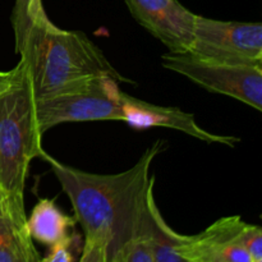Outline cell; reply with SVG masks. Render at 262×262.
I'll use <instances>...</instances> for the list:
<instances>
[{
  "label": "cell",
  "instance_id": "cell-9",
  "mask_svg": "<svg viewBox=\"0 0 262 262\" xmlns=\"http://www.w3.org/2000/svg\"><path fill=\"white\" fill-rule=\"evenodd\" d=\"M247 223L239 216L219 219L206 230L192 235V245L200 256H212L225 262H252L243 246Z\"/></svg>",
  "mask_w": 262,
  "mask_h": 262
},
{
  "label": "cell",
  "instance_id": "cell-6",
  "mask_svg": "<svg viewBox=\"0 0 262 262\" xmlns=\"http://www.w3.org/2000/svg\"><path fill=\"white\" fill-rule=\"evenodd\" d=\"M188 54L217 63L262 67V25L196 15Z\"/></svg>",
  "mask_w": 262,
  "mask_h": 262
},
{
  "label": "cell",
  "instance_id": "cell-2",
  "mask_svg": "<svg viewBox=\"0 0 262 262\" xmlns=\"http://www.w3.org/2000/svg\"><path fill=\"white\" fill-rule=\"evenodd\" d=\"M19 56L36 100L73 91L100 77L128 81L84 33L59 28L48 15L33 26Z\"/></svg>",
  "mask_w": 262,
  "mask_h": 262
},
{
  "label": "cell",
  "instance_id": "cell-20",
  "mask_svg": "<svg viewBox=\"0 0 262 262\" xmlns=\"http://www.w3.org/2000/svg\"><path fill=\"white\" fill-rule=\"evenodd\" d=\"M38 262H41V260H40V261H38Z\"/></svg>",
  "mask_w": 262,
  "mask_h": 262
},
{
  "label": "cell",
  "instance_id": "cell-12",
  "mask_svg": "<svg viewBox=\"0 0 262 262\" xmlns=\"http://www.w3.org/2000/svg\"><path fill=\"white\" fill-rule=\"evenodd\" d=\"M40 260L26 223L14 222L5 215H0V262H38Z\"/></svg>",
  "mask_w": 262,
  "mask_h": 262
},
{
  "label": "cell",
  "instance_id": "cell-15",
  "mask_svg": "<svg viewBox=\"0 0 262 262\" xmlns=\"http://www.w3.org/2000/svg\"><path fill=\"white\" fill-rule=\"evenodd\" d=\"M77 242H79V235L74 233L68 239L51 246L48 256L41 262H74Z\"/></svg>",
  "mask_w": 262,
  "mask_h": 262
},
{
  "label": "cell",
  "instance_id": "cell-1",
  "mask_svg": "<svg viewBox=\"0 0 262 262\" xmlns=\"http://www.w3.org/2000/svg\"><path fill=\"white\" fill-rule=\"evenodd\" d=\"M164 150L156 141L128 170L117 174H95L66 165L42 150L48 163L71 201L73 216L82 227L84 239L105 250L110 262L129 241L146 228L154 197L152 161Z\"/></svg>",
  "mask_w": 262,
  "mask_h": 262
},
{
  "label": "cell",
  "instance_id": "cell-17",
  "mask_svg": "<svg viewBox=\"0 0 262 262\" xmlns=\"http://www.w3.org/2000/svg\"><path fill=\"white\" fill-rule=\"evenodd\" d=\"M78 262H106L105 250L97 243L84 239L81 257Z\"/></svg>",
  "mask_w": 262,
  "mask_h": 262
},
{
  "label": "cell",
  "instance_id": "cell-19",
  "mask_svg": "<svg viewBox=\"0 0 262 262\" xmlns=\"http://www.w3.org/2000/svg\"><path fill=\"white\" fill-rule=\"evenodd\" d=\"M252 262H262V260H253Z\"/></svg>",
  "mask_w": 262,
  "mask_h": 262
},
{
  "label": "cell",
  "instance_id": "cell-4",
  "mask_svg": "<svg viewBox=\"0 0 262 262\" xmlns=\"http://www.w3.org/2000/svg\"><path fill=\"white\" fill-rule=\"evenodd\" d=\"M127 94L113 77H100L73 91L48 99H35V113L40 132L63 123L123 122V106Z\"/></svg>",
  "mask_w": 262,
  "mask_h": 262
},
{
  "label": "cell",
  "instance_id": "cell-10",
  "mask_svg": "<svg viewBox=\"0 0 262 262\" xmlns=\"http://www.w3.org/2000/svg\"><path fill=\"white\" fill-rule=\"evenodd\" d=\"M148 235L154 262H201L192 247L191 235L179 234L169 227L155 200L150 205Z\"/></svg>",
  "mask_w": 262,
  "mask_h": 262
},
{
  "label": "cell",
  "instance_id": "cell-7",
  "mask_svg": "<svg viewBox=\"0 0 262 262\" xmlns=\"http://www.w3.org/2000/svg\"><path fill=\"white\" fill-rule=\"evenodd\" d=\"M130 14L173 54L188 53L196 15L178 0H124Z\"/></svg>",
  "mask_w": 262,
  "mask_h": 262
},
{
  "label": "cell",
  "instance_id": "cell-16",
  "mask_svg": "<svg viewBox=\"0 0 262 262\" xmlns=\"http://www.w3.org/2000/svg\"><path fill=\"white\" fill-rule=\"evenodd\" d=\"M243 246L252 260H262V230L257 225H247L243 234Z\"/></svg>",
  "mask_w": 262,
  "mask_h": 262
},
{
  "label": "cell",
  "instance_id": "cell-14",
  "mask_svg": "<svg viewBox=\"0 0 262 262\" xmlns=\"http://www.w3.org/2000/svg\"><path fill=\"white\" fill-rule=\"evenodd\" d=\"M110 262H154L152 248L148 235V220L145 229L137 237L129 241Z\"/></svg>",
  "mask_w": 262,
  "mask_h": 262
},
{
  "label": "cell",
  "instance_id": "cell-18",
  "mask_svg": "<svg viewBox=\"0 0 262 262\" xmlns=\"http://www.w3.org/2000/svg\"><path fill=\"white\" fill-rule=\"evenodd\" d=\"M18 74V64L10 71H0V94L14 82Z\"/></svg>",
  "mask_w": 262,
  "mask_h": 262
},
{
  "label": "cell",
  "instance_id": "cell-3",
  "mask_svg": "<svg viewBox=\"0 0 262 262\" xmlns=\"http://www.w3.org/2000/svg\"><path fill=\"white\" fill-rule=\"evenodd\" d=\"M41 138L35 95L19 60L17 78L0 94V215L23 224L26 181L31 161L43 150Z\"/></svg>",
  "mask_w": 262,
  "mask_h": 262
},
{
  "label": "cell",
  "instance_id": "cell-11",
  "mask_svg": "<svg viewBox=\"0 0 262 262\" xmlns=\"http://www.w3.org/2000/svg\"><path fill=\"white\" fill-rule=\"evenodd\" d=\"M76 224V217L64 214L50 199L38 200L26 220V228L32 241L49 247L74 234Z\"/></svg>",
  "mask_w": 262,
  "mask_h": 262
},
{
  "label": "cell",
  "instance_id": "cell-13",
  "mask_svg": "<svg viewBox=\"0 0 262 262\" xmlns=\"http://www.w3.org/2000/svg\"><path fill=\"white\" fill-rule=\"evenodd\" d=\"M46 14L42 0H15L12 13L15 53L19 54L32 31L33 26Z\"/></svg>",
  "mask_w": 262,
  "mask_h": 262
},
{
  "label": "cell",
  "instance_id": "cell-5",
  "mask_svg": "<svg viewBox=\"0 0 262 262\" xmlns=\"http://www.w3.org/2000/svg\"><path fill=\"white\" fill-rule=\"evenodd\" d=\"M161 64L207 91L229 96L262 112V67L217 63L188 53L164 54Z\"/></svg>",
  "mask_w": 262,
  "mask_h": 262
},
{
  "label": "cell",
  "instance_id": "cell-8",
  "mask_svg": "<svg viewBox=\"0 0 262 262\" xmlns=\"http://www.w3.org/2000/svg\"><path fill=\"white\" fill-rule=\"evenodd\" d=\"M123 122L135 129H147V128L163 127L179 130L191 137L197 138L207 143H220V145L233 147L241 141L234 136H225L211 133L197 124L194 115L186 113L178 107L161 106L151 104L143 100L127 95L123 106Z\"/></svg>",
  "mask_w": 262,
  "mask_h": 262
}]
</instances>
